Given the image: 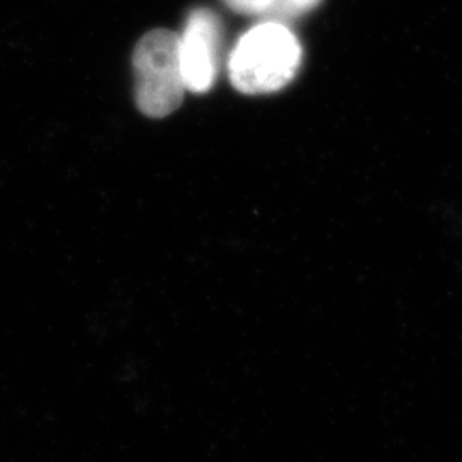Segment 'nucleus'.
I'll return each instance as SVG.
<instances>
[{
  "label": "nucleus",
  "mask_w": 462,
  "mask_h": 462,
  "mask_svg": "<svg viewBox=\"0 0 462 462\" xmlns=\"http://www.w3.org/2000/svg\"><path fill=\"white\" fill-rule=\"evenodd\" d=\"M301 64V45L282 23L264 21L240 38L231 51L230 79L245 95L280 91Z\"/></svg>",
  "instance_id": "obj_1"
},
{
  "label": "nucleus",
  "mask_w": 462,
  "mask_h": 462,
  "mask_svg": "<svg viewBox=\"0 0 462 462\" xmlns=\"http://www.w3.org/2000/svg\"><path fill=\"white\" fill-rule=\"evenodd\" d=\"M135 103L144 116L162 118L175 112L185 93L180 36L168 30L144 34L133 57Z\"/></svg>",
  "instance_id": "obj_2"
},
{
  "label": "nucleus",
  "mask_w": 462,
  "mask_h": 462,
  "mask_svg": "<svg viewBox=\"0 0 462 462\" xmlns=\"http://www.w3.org/2000/svg\"><path fill=\"white\" fill-rule=\"evenodd\" d=\"M223 47L221 19L209 9H194L180 36V62L185 88L206 93L213 88Z\"/></svg>",
  "instance_id": "obj_3"
},
{
  "label": "nucleus",
  "mask_w": 462,
  "mask_h": 462,
  "mask_svg": "<svg viewBox=\"0 0 462 462\" xmlns=\"http://www.w3.org/2000/svg\"><path fill=\"white\" fill-rule=\"evenodd\" d=\"M319 4H320V0H274L271 11L265 16H269L267 21L281 23V19H293V17L301 16V14L315 9Z\"/></svg>",
  "instance_id": "obj_4"
},
{
  "label": "nucleus",
  "mask_w": 462,
  "mask_h": 462,
  "mask_svg": "<svg viewBox=\"0 0 462 462\" xmlns=\"http://www.w3.org/2000/svg\"><path fill=\"white\" fill-rule=\"evenodd\" d=\"M225 4L240 14H263L265 16L274 0H225Z\"/></svg>",
  "instance_id": "obj_5"
}]
</instances>
